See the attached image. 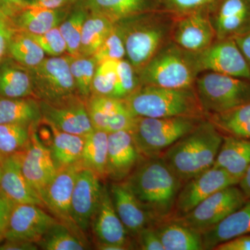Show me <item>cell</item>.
Here are the masks:
<instances>
[{
    "mask_svg": "<svg viewBox=\"0 0 250 250\" xmlns=\"http://www.w3.org/2000/svg\"><path fill=\"white\" fill-rule=\"evenodd\" d=\"M123 182L150 215L154 225L172 218L184 183L161 156L142 158Z\"/></svg>",
    "mask_w": 250,
    "mask_h": 250,
    "instance_id": "1",
    "label": "cell"
},
{
    "mask_svg": "<svg viewBox=\"0 0 250 250\" xmlns=\"http://www.w3.org/2000/svg\"><path fill=\"white\" fill-rule=\"evenodd\" d=\"M223 140V134L205 118L160 156L184 184L213 167Z\"/></svg>",
    "mask_w": 250,
    "mask_h": 250,
    "instance_id": "2",
    "label": "cell"
},
{
    "mask_svg": "<svg viewBox=\"0 0 250 250\" xmlns=\"http://www.w3.org/2000/svg\"><path fill=\"white\" fill-rule=\"evenodd\" d=\"M174 17L165 11H154L116 22L121 27L126 59L137 72L171 41Z\"/></svg>",
    "mask_w": 250,
    "mask_h": 250,
    "instance_id": "3",
    "label": "cell"
},
{
    "mask_svg": "<svg viewBox=\"0 0 250 250\" xmlns=\"http://www.w3.org/2000/svg\"><path fill=\"white\" fill-rule=\"evenodd\" d=\"M123 102L129 111L136 117L207 118L195 87L170 88L141 85Z\"/></svg>",
    "mask_w": 250,
    "mask_h": 250,
    "instance_id": "4",
    "label": "cell"
},
{
    "mask_svg": "<svg viewBox=\"0 0 250 250\" xmlns=\"http://www.w3.org/2000/svg\"><path fill=\"white\" fill-rule=\"evenodd\" d=\"M141 85L192 88L199 75L191 52L169 41L138 72Z\"/></svg>",
    "mask_w": 250,
    "mask_h": 250,
    "instance_id": "5",
    "label": "cell"
},
{
    "mask_svg": "<svg viewBox=\"0 0 250 250\" xmlns=\"http://www.w3.org/2000/svg\"><path fill=\"white\" fill-rule=\"evenodd\" d=\"M207 118H135L131 129L135 144L143 158L160 156L174 143L191 131Z\"/></svg>",
    "mask_w": 250,
    "mask_h": 250,
    "instance_id": "6",
    "label": "cell"
},
{
    "mask_svg": "<svg viewBox=\"0 0 250 250\" xmlns=\"http://www.w3.org/2000/svg\"><path fill=\"white\" fill-rule=\"evenodd\" d=\"M194 87L207 117L250 103V79L205 72Z\"/></svg>",
    "mask_w": 250,
    "mask_h": 250,
    "instance_id": "7",
    "label": "cell"
},
{
    "mask_svg": "<svg viewBox=\"0 0 250 250\" xmlns=\"http://www.w3.org/2000/svg\"><path fill=\"white\" fill-rule=\"evenodd\" d=\"M29 70L34 98L37 100L57 101L78 94L70 71L68 54L47 57L38 66Z\"/></svg>",
    "mask_w": 250,
    "mask_h": 250,
    "instance_id": "8",
    "label": "cell"
},
{
    "mask_svg": "<svg viewBox=\"0 0 250 250\" xmlns=\"http://www.w3.org/2000/svg\"><path fill=\"white\" fill-rule=\"evenodd\" d=\"M248 199L237 185L218 190L176 220L202 233L241 208Z\"/></svg>",
    "mask_w": 250,
    "mask_h": 250,
    "instance_id": "9",
    "label": "cell"
},
{
    "mask_svg": "<svg viewBox=\"0 0 250 250\" xmlns=\"http://www.w3.org/2000/svg\"><path fill=\"white\" fill-rule=\"evenodd\" d=\"M191 54L199 75L213 72L250 79L249 64L233 39H216L207 48Z\"/></svg>",
    "mask_w": 250,
    "mask_h": 250,
    "instance_id": "10",
    "label": "cell"
},
{
    "mask_svg": "<svg viewBox=\"0 0 250 250\" xmlns=\"http://www.w3.org/2000/svg\"><path fill=\"white\" fill-rule=\"evenodd\" d=\"M82 167L80 162L59 170L41 194V198L50 214L70 229L80 239L88 243L87 236L74 221L71 210L72 191L77 174Z\"/></svg>",
    "mask_w": 250,
    "mask_h": 250,
    "instance_id": "11",
    "label": "cell"
},
{
    "mask_svg": "<svg viewBox=\"0 0 250 250\" xmlns=\"http://www.w3.org/2000/svg\"><path fill=\"white\" fill-rule=\"evenodd\" d=\"M42 122L64 132L85 136L93 131L86 101L78 94L57 101L39 100Z\"/></svg>",
    "mask_w": 250,
    "mask_h": 250,
    "instance_id": "12",
    "label": "cell"
},
{
    "mask_svg": "<svg viewBox=\"0 0 250 250\" xmlns=\"http://www.w3.org/2000/svg\"><path fill=\"white\" fill-rule=\"evenodd\" d=\"M238 179L226 171L213 166L183 184L177 196L172 218L187 214L215 192L238 185Z\"/></svg>",
    "mask_w": 250,
    "mask_h": 250,
    "instance_id": "13",
    "label": "cell"
},
{
    "mask_svg": "<svg viewBox=\"0 0 250 250\" xmlns=\"http://www.w3.org/2000/svg\"><path fill=\"white\" fill-rule=\"evenodd\" d=\"M57 222L43 207L31 204H16L10 215L4 240L37 243Z\"/></svg>",
    "mask_w": 250,
    "mask_h": 250,
    "instance_id": "14",
    "label": "cell"
},
{
    "mask_svg": "<svg viewBox=\"0 0 250 250\" xmlns=\"http://www.w3.org/2000/svg\"><path fill=\"white\" fill-rule=\"evenodd\" d=\"M100 179L93 171L83 166L77 174L74 186L71 200L72 218L85 235L91 227L101 200L104 185Z\"/></svg>",
    "mask_w": 250,
    "mask_h": 250,
    "instance_id": "15",
    "label": "cell"
},
{
    "mask_svg": "<svg viewBox=\"0 0 250 250\" xmlns=\"http://www.w3.org/2000/svg\"><path fill=\"white\" fill-rule=\"evenodd\" d=\"M37 129L32 130L27 146L20 154L23 174L41 197L58 170L52 159L50 149L39 138Z\"/></svg>",
    "mask_w": 250,
    "mask_h": 250,
    "instance_id": "16",
    "label": "cell"
},
{
    "mask_svg": "<svg viewBox=\"0 0 250 250\" xmlns=\"http://www.w3.org/2000/svg\"><path fill=\"white\" fill-rule=\"evenodd\" d=\"M216 40L209 11H198L174 17L171 41L190 52L203 50Z\"/></svg>",
    "mask_w": 250,
    "mask_h": 250,
    "instance_id": "17",
    "label": "cell"
},
{
    "mask_svg": "<svg viewBox=\"0 0 250 250\" xmlns=\"http://www.w3.org/2000/svg\"><path fill=\"white\" fill-rule=\"evenodd\" d=\"M142 158L131 131L108 134L106 177L112 182H121L127 178Z\"/></svg>",
    "mask_w": 250,
    "mask_h": 250,
    "instance_id": "18",
    "label": "cell"
},
{
    "mask_svg": "<svg viewBox=\"0 0 250 250\" xmlns=\"http://www.w3.org/2000/svg\"><path fill=\"white\" fill-rule=\"evenodd\" d=\"M216 39H233L250 31V0H220L210 12Z\"/></svg>",
    "mask_w": 250,
    "mask_h": 250,
    "instance_id": "19",
    "label": "cell"
},
{
    "mask_svg": "<svg viewBox=\"0 0 250 250\" xmlns=\"http://www.w3.org/2000/svg\"><path fill=\"white\" fill-rule=\"evenodd\" d=\"M90 229L96 243L118 245L129 249V233L117 214L106 185L103 186L101 200Z\"/></svg>",
    "mask_w": 250,
    "mask_h": 250,
    "instance_id": "20",
    "label": "cell"
},
{
    "mask_svg": "<svg viewBox=\"0 0 250 250\" xmlns=\"http://www.w3.org/2000/svg\"><path fill=\"white\" fill-rule=\"evenodd\" d=\"M0 190L16 204H31L45 208L39 193L31 187L21 168V154L6 156L1 164Z\"/></svg>",
    "mask_w": 250,
    "mask_h": 250,
    "instance_id": "21",
    "label": "cell"
},
{
    "mask_svg": "<svg viewBox=\"0 0 250 250\" xmlns=\"http://www.w3.org/2000/svg\"><path fill=\"white\" fill-rule=\"evenodd\" d=\"M112 202L117 214L129 236L136 237L154 220L123 182H112L109 188Z\"/></svg>",
    "mask_w": 250,
    "mask_h": 250,
    "instance_id": "22",
    "label": "cell"
},
{
    "mask_svg": "<svg viewBox=\"0 0 250 250\" xmlns=\"http://www.w3.org/2000/svg\"><path fill=\"white\" fill-rule=\"evenodd\" d=\"M246 234H250V199L241 208L202 233L204 249L215 250L224 242Z\"/></svg>",
    "mask_w": 250,
    "mask_h": 250,
    "instance_id": "23",
    "label": "cell"
},
{
    "mask_svg": "<svg viewBox=\"0 0 250 250\" xmlns=\"http://www.w3.org/2000/svg\"><path fill=\"white\" fill-rule=\"evenodd\" d=\"M72 7L48 9L31 6L11 16L16 30L31 35H41L54 27H59L70 14Z\"/></svg>",
    "mask_w": 250,
    "mask_h": 250,
    "instance_id": "24",
    "label": "cell"
},
{
    "mask_svg": "<svg viewBox=\"0 0 250 250\" xmlns=\"http://www.w3.org/2000/svg\"><path fill=\"white\" fill-rule=\"evenodd\" d=\"M82 4L90 13L102 15L113 23L161 10V0H84Z\"/></svg>",
    "mask_w": 250,
    "mask_h": 250,
    "instance_id": "25",
    "label": "cell"
},
{
    "mask_svg": "<svg viewBox=\"0 0 250 250\" xmlns=\"http://www.w3.org/2000/svg\"><path fill=\"white\" fill-rule=\"evenodd\" d=\"M250 166V140L223 136L213 166L223 169L240 181Z\"/></svg>",
    "mask_w": 250,
    "mask_h": 250,
    "instance_id": "26",
    "label": "cell"
},
{
    "mask_svg": "<svg viewBox=\"0 0 250 250\" xmlns=\"http://www.w3.org/2000/svg\"><path fill=\"white\" fill-rule=\"evenodd\" d=\"M42 122L39 100L34 97H0V124L22 125L36 129Z\"/></svg>",
    "mask_w": 250,
    "mask_h": 250,
    "instance_id": "27",
    "label": "cell"
},
{
    "mask_svg": "<svg viewBox=\"0 0 250 250\" xmlns=\"http://www.w3.org/2000/svg\"><path fill=\"white\" fill-rule=\"evenodd\" d=\"M164 250H202V233L174 218L154 225Z\"/></svg>",
    "mask_w": 250,
    "mask_h": 250,
    "instance_id": "28",
    "label": "cell"
},
{
    "mask_svg": "<svg viewBox=\"0 0 250 250\" xmlns=\"http://www.w3.org/2000/svg\"><path fill=\"white\" fill-rule=\"evenodd\" d=\"M0 97H34L30 70L8 56L0 62Z\"/></svg>",
    "mask_w": 250,
    "mask_h": 250,
    "instance_id": "29",
    "label": "cell"
},
{
    "mask_svg": "<svg viewBox=\"0 0 250 250\" xmlns=\"http://www.w3.org/2000/svg\"><path fill=\"white\" fill-rule=\"evenodd\" d=\"M45 124L52 132L48 147L57 170L81 162L84 146V136L64 132L52 125Z\"/></svg>",
    "mask_w": 250,
    "mask_h": 250,
    "instance_id": "30",
    "label": "cell"
},
{
    "mask_svg": "<svg viewBox=\"0 0 250 250\" xmlns=\"http://www.w3.org/2000/svg\"><path fill=\"white\" fill-rule=\"evenodd\" d=\"M108 133L94 129L85 137L82 166L95 172L101 179L106 177Z\"/></svg>",
    "mask_w": 250,
    "mask_h": 250,
    "instance_id": "31",
    "label": "cell"
},
{
    "mask_svg": "<svg viewBox=\"0 0 250 250\" xmlns=\"http://www.w3.org/2000/svg\"><path fill=\"white\" fill-rule=\"evenodd\" d=\"M207 118L222 134L250 140V103Z\"/></svg>",
    "mask_w": 250,
    "mask_h": 250,
    "instance_id": "32",
    "label": "cell"
},
{
    "mask_svg": "<svg viewBox=\"0 0 250 250\" xmlns=\"http://www.w3.org/2000/svg\"><path fill=\"white\" fill-rule=\"evenodd\" d=\"M41 46L27 33L15 30L10 39L7 56L28 69L34 68L46 58Z\"/></svg>",
    "mask_w": 250,
    "mask_h": 250,
    "instance_id": "33",
    "label": "cell"
},
{
    "mask_svg": "<svg viewBox=\"0 0 250 250\" xmlns=\"http://www.w3.org/2000/svg\"><path fill=\"white\" fill-rule=\"evenodd\" d=\"M113 24L107 18L89 12L82 29L80 55L93 57L107 37Z\"/></svg>",
    "mask_w": 250,
    "mask_h": 250,
    "instance_id": "34",
    "label": "cell"
},
{
    "mask_svg": "<svg viewBox=\"0 0 250 250\" xmlns=\"http://www.w3.org/2000/svg\"><path fill=\"white\" fill-rule=\"evenodd\" d=\"M36 244L39 249L44 250H84L88 248V243L59 221L49 229Z\"/></svg>",
    "mask_w": 250,
    "mask_h": 250,
    "instance_id": "35",
    "label": "cell"
},
{
    "mask_svg": "<svg viewBox=\"0 0 250 250\" xmlns=\"http://www.w3.org/2000/svg\"><path fill=\"white\" fill-rule=\"evenodd\" d=\"M88 15L89 11L83 4L75 5L59 25V30L66 42L67 54L72 57L80 55L82 29Z\"/></svg>",
    "mask_w": 250,
    "mask_h": 250,
    "instance_id": "36",
    "label": "cell"
},
{
    "mask_svg": "<svg viewBox=\"0 0 250 250\" xmlns=\"http://www.w3.org/2000/svg\"><path fill=\"white\" fill-rule=\"evenodd\" d=\"M125 106L123 100L90 95L86 101V107L93 129L106 131L110 118Z\"/></svg>",
    "mask_w": 250,
    "mask_h": 250,
    "instance_id": "37",
    "label": "cell"
},
{
    "mask_svg": "<svg viewBox=\"0 0 250 250\" xmlns=\"http://www.w3.org/2000/svg\"><path fill=\"white\" fill-rule=\"evenodd\" d=\"M98 62L93 57L70 55V67L77 93L85 101L91 95L92 83Z\"/></svg>",
    "mask_w": 250,
    "mask_h": 250,
    "instance_id": "38",
    "label": "cell"
},
{
    "mask_svg": "<svg viewBox=\"0 0 250 250\" xmlns=\"http://www.w3.org/2000/svg\"><path fill=\"white\" fill-rule=\"evenodd\" d=\"M33 129L22 125L0 124V154L6 157L23 150Z\"/></svg>",
    "mask_w": 250,
    "mask_h": 250,
    "instance_id": "39",
    "label": "cell"
},
{
    "mask_svg": "<svg viewBox=\"0 0 250 250\" xmlns=\"http://www.w3.org/2000/svg\"><path fill=\"white\" fill-rule=\"evenodd\" d=\"M118 61L106 60L98 64L92 83L91 95L112 98L118 80Z\"/></svg>",
    "mask_w": 250,
    "mask_h": 250,
    "instance_id": "40",
    "label": "cell"
},
{
    "mask_svg": "<svg viewBox=\"0 0 250 250\" xmlns=\"http://www.w3.org/2000/svg\"><path fill=\"white\" fill-rule=\"evenodd\" d=\"M139 73L126 59L118 62V80L112 98L123 100L141 86Z\"/></svg>",
    "mask_w": 250,
    "mask_h": 250,
    "instance_id": "41",
    "label": "cell"
},
{
    "mask_svg": "<svg viewBox=\"0 0 250 250\" xmlns=\"http://www.w3.org/2000/svg\"><path fill=\"white\" fill-rule=\"evenodd\" d=\"M93 57L98 64L106 60L118 61L125 59L124 38L118 23H114L107 37Z\"/></svg>",
    "mask_w": 250,
    "mask_h": 250,
    "instance_id": "42",
    "label": "cell"
},
{
    "mask_svg": "<svg viewBox=\"0 0 250 250\" xmlns=\"http://www.w3.org/2000/svg\"><path fill=\"white\" fill-rule=\"evenodd\" d=\"M220 0H161V10L174 17L198 11H210Z\"/></svg>",
    "mask_w": 250,
    "mask_h": 250,
    "instance_id": "43",
    "label": "cell"
},
{
    "mask_svg": "<svg viewBox=\"0 0 250 250\" xmlns=\"http://www.w3.org/2000/svg\"><path fill=\"white\" fill-rule=\"evenodd\" d=\"M29 35L49 57H59L67 52L66 42L59 27H54L41 35Z\"/></svg>",
    "mask_w": 250,
    "mask_h": 250,
    "instance_id": "44",
    "label": "cell"
},
{
    "mask_svg": "<svg viewBox=\"0 0 250 250\" xmlns=\"http://www.w3.org/2000/svg\"><path fill=\"white\" fill-rule=\"evenodd\" d=\"M135 238L140 250H164L154 225H149L143 229Z\"/></svg>",
    "mask_w": 250,
    "mask_h": 250,
    "instance_id": "45",
    "label": "cell"
},
{
    "mask_svg": "<svg viewBox=\"0 0 250 250\" xmlns=\"http://www.w3.org/2000/svg\"><path fill=\"white\" fill-rule=\"evenodd\" d=\"M15 30L11 17L0 10V62L7 56L10 39Z\"/></svg>",
    "mask_w": 250,
    "mask_h": 250,
    "instance_id": "46",
    "label": "cell"
},
{
    "mask_svg": "<svg viewBox=\"0 0 250 250\" xmlns=\"http://www.w3.org/2000/svg\"><path fill=\"white\" fill-rule=\"evenodd\" d=\"M15 204L0 190V243L4 241L5 233Z\"/></svg>",
    "mask_w": 250,
    "mask_h": 250,
    "instance_id": "47",
    "label": "cell"
},
{
    "mask_svg": "<svg viewBox=\"0 0 250 250\" xmlns=\"http://www.w3.org/2000/svg\"><path fill=\"white\" fill-rule=\"evenodd\" d=\"M216 250H250V235L236 237L218 245Z\"/></svg>",
    "mask_w": 250,
    "mask_h": 250,
    "instance_id": "48",
    "label": "cell"
},
{
    "mask_svg": "<svg viewBox=\"0 0 250 250\" xmlns=\"http://www.w3.org/2000/svg\"><path fill=\"white\" fill-rule=\"evenodd\" d=\"M32 0H0V10L10 17L31 6Z\"/></svg>",
    "mask_w": 250,
    "mask_h": 250,
    "instance_id": "49",
    "label": "cell"
},
{
    "mask_svg": "<svg viewBox=\"0 0 250 250\" xmlns=\"http://www.w3.org/2000/svg\"><path fill=\"white\" fill-rule=\"evenodd\" d=\"M31 6L48 9H62L75 6L70 0H32Z\"/></svg>",
    "mask_w": 250,
    "mask_h": 250,
    "instance_id": "50",
    "label": "cell"
},
{
    "mask_svg": "<svg viewBox=\"0 0 250 250\" xmlns=\"http://www.w3.org/2000/svg\"><path fill=\"white\" fill-rule=\"evenodd\" d=\"M37 244L30 242L19 241H8L4 240V243H0V250H37Z\"/></svg>",
    "mask_w": 250,
    "mask_h": 250,
    "instance_id": "51",
    "label": "cell"
},
{
    "mask_svg": "<svg viewBox=\"0 0 250 250\" xmlns=\"http://www.w3.org/2000/svg\"><path fill=\"white\" fill-rule=\"evenodd\" d=\"M250 66V31L233 38Z\"/></svg>",
    "mask_w": 250,
    "mask_h": 250,
    "instance_id": "52",
    "label": "cell"
},
{
    "mask_svg": "<svg viewBox=\"0 0 250 250\" xmlns=\"http://www.w3.org/2000/svg\"><path fill=\"white\" fill-rule=\"evenodd\" d=\"M238 186L248 199H250V166L238 182Z\"/></svg>",
    "mask_w": 250,
    "mask_h": 250,
    "instance_id": "53",
    "label": "cell"
},
{
    "mask_svg": "<svg viewBox=\"0 0 250 250\" xmlns=\"http://www.w3.org/2000/svg\"><path fill=\"white\" fill-rule=\"evenodd\" d=\"M96 249L101 250H127L125 247L118 245L108 244V243H96Z\"/></svg>",
    "mask_w": 250,
    "mask_h": 250,
    "instance_id": "54",
    "label": "cell"
},
{
    "mask_svg": "<svg viewBox=\"0 0 250 250\" xmlns=\"http://www.w3.org/2000/svg\"><path fill=\"white\" fill-rule=\"evenodd\" d=\"M74 5L81 4L84 1V0H70Z\"/></svg>",
    "mask_w": 250,
    "mask_h": 250,
    "instance_id": "55",
    "label": "cell"
},
{
    "mask_svg": "<svg viewBox=\"0 0 250 250\" xmlns=\"http://www.w3.org/2000/svg\"><path fill=\"white\" fill-rule=\"evenodd\" d=\"M4 158L5 157H4V156L0 154V165H1V163H2V161L3 160H4Z\"/></svg>",
    "mask_w": 250,
    "mask_h": 250,
    "instance_id": "56",
    "label": "cell"
},
{
    "mask_svg": "<svg viewBox=\"0 0 250 250\" xmlns=\"http://www.w3.org/2000/svg\"><path fill=\"white\" fill-rule=\"evenodd\" d=\"M1 165H0V182H1Z\"/></svg>",
    "mask_w": 250,
    "mask_h": 250,
    "instance_id": "57",
    "label": "cell"
}]
</instances>
